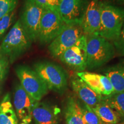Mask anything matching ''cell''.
Listing matches in <instances>:
<instances>
[{
  "label": "cell",
  "mask_w": 124,
  "mask_h": 124,
  "mask_svg": "<svg viewBox=\"0 0 124 124\" xmlns=\"http://www.w3.org/2000/svg\"><path fill=\"white\" fill-rule=\"evenodd\" d=\"M103 100L124 119V91L114 93L108 97H103Z\"/></svg>",
  "instance_id": "obj_20"
},
{
  "label": "cell",
  "mask_w": 124,
  "mask_h": 124,
  "mask_svg": "<svg viewBox=\"0 0 124 124\" xmlns=\"http://www.w3.org/2000/svg\"><path fill=\"white\" fill-rule=\"evenodd\" d=\"M15 72L20 85L29 95L37 101L48 92L45 82L33 69L26 65H19L15 68Z\"/></svg>",
  "instance_id": "obj_5"
},
{
  "label": "cell",
  "mask_w": 124,
  "mask_h": 124,
  "mask_svg": "<svg viewBox=\"0 0 124 124\" xmlns=\"http://www.w3.org/2000/svg\"><path fill=\"white\" fill-rule=\"evenodd\" d=\"M103 1H105L110 4L115 5L121 7L124 5V0H103Z\"/></svg>",
  "instance_id": "obj_27"
},
{
  "label": "cell",
  "mask_w": 124,
  "mask_h": 124,
  "mask_svg": "<svg viewBox=\"0 0 124 124\" xmlns=\"http://www.w3.org/2000/svg\"><path fill=\"white\" fill-rule=\"evenodd\" d=\"M98 117L101 124H118L121 117L103 100L95 107L91 108Z\"/></svg>",
  "instance_id": "obj_16"
},
{
  "label": "cell",
  "mask_w": 124,
  "mask_h": 124,
  "mask_svg": "<svg viewBox=\"0 0 124 124\" xmlns=\"http://www.w3.org/2000/svg\"><path fill=\"white\" fill-rule=\"evenodd\" d=\"M85 35L79 24H67L58 36L49 44L48 51L54 58H58L61 54L73 46Z\"/></svg>",
  "instance_id": "obj_8"
},
{
  "label": "cell",
  "mask_w": 124,
  "mask_h": 124,
  "mask_svg": "<svg viewBox=\"0 0 124 124\" xmlns=\"http://www.w3.org/2000/svg\"><path fill=\"white\" fill-rule=\"evenodd\" d=\"M10 62L8 57L0 51V80L4 81L8 74Z\"/></svg>",
  "instance_id": "obj_24"
},
{
  "label": "cell",
  "mask_w": 124,
  "mask_h": 124,
  "mask_svg": "<svg viewBox=\"0 0 124 124\" xmlns=\"http://www.w3.org/2000/svg\"><path fill=\"white\" fill-rule=\"evenodd\" d=\"M101 3L100 0H90L80 24L85 35H98L101 26Z\"/></svg>",
  "instance_id": "obj_11"
},
{
  "label": "cell",
  "mask_w": 124,
  "mask_h": 124,
  "mask_svg": "<svg viewBox=\"0 0 124 124\" xmlns=\"http://www.w3.org/2000/svg\"><path fill=\"white\" fill-rule=\"evenodd\" d=\"M59 109L57 107L39 101L32 110L35 124H56Z\"/></svg>",
  "instance_id": "obj_14"
},
{
  "label": "cell",
  "mask_w": 124,
  "mask_h": 124,
  "mask_svg": "<svg viewBox=\"0 0 124 124\" xmlns=\"http://www.w3.org/2000/svg\"><path fill=\"white\" fill-rule=\"evenodd\" d=\"M44 8L35 0H25L19 18L21 25L32 42L38 40L39 30Z\"/></svg>",
  "instance_id": "obj_6"
},
{
  "label": "cell",
  "mask_w": 124,
  "mask_h": 124,
  "mask_svg": "<svg viewBox=\"0 0 124 124\" xmlns=\"http://www.w3.org/2000/svg\"><path fill=\"white\" fill-rule=\"evenodd\" d=\"M32 44V41L18 19L2 39L0 51L7 56L10 64H12L31 48Z\"/></svg>",
  "instance_id": "obj_1"
},
{
  "label": "cell",
  "mask_w": 124,
  "mask_h": 124,
  "mask_svg": "<svg viewBox=\"0 0 124 124\" xmlns=\"http://www.w3.org/2000/svg\"></svg>",
  "instance_id": "obj_31"
},
{
  "label": "cell",
  "mask_w": 124,
  "mask_h": 124,
  "mask_svg": "<svg viewBox=\"0 0 124 124\" xmlns=\"http://www.w3.org/2000/svg\"></svg>",
  "instance_id": "obj_30"
},
{
  "label": "cell",
  "mask_w": 124,
  "mask_h": 124,
  "mask_svg": "<svg viewBox=\"0 0 124 124\" xmlns=\"http://www.w3.org/2000/svg\"><path fill=\"white\" fill-rule=\"evenodd\" d=\"M58 59L77 72L85 71L87 69L86 35H83L73 46L64 51Z\"/></svg>",
  "instance_id": "obj_9"
},
{
  "label": "cell",
  "mask_w": 124,
  "mask_h": 124,
  "mask_svg": "<svg viewBox=\"0 0 124 124\" xmlns=\"http://www.w3.org/2000/svg\"><path fill=\"white\" fill-rule=\"evenodd\" d=\"M2 80H0V95H1V91H2Z\"/></svg>",
  "instance_id": "obj_28"
},
{
  "label": "cell",
  "mask_w": 124,
  "mask_h": 124,
  "mask_svg": "<svg viewBox=\"0 0 124 124\" xmlns=\"http://www.w3.org/2000/svg\"><path fill=\"white\" fill-rule=\"evenodd\" d=\"M90 0H62L59 13L66 24H79Z\"/></svg>",
  "instance_id": "obj_12"
},
{
  "label": "cell",
  "mask_w": 124,
  "mask_h": 124,
  "mask_svg": "<svg viewBox=\"0 0 124 124\" xmlns=\"http://www.w3.org/2000/svg\"><path fill=\"white\" fill-rule=\"evenodd\" d=\"M85 124H101L98 117L90 107L80 102Z\"/></svg>",
  "instance_id": "obj_22"
},
{
  "label": "cell",
  "mask_w": 124,
  "mask_h": 124,
  "mask_svg": "<svg viewBox=\"0 0 124 124\" xmlns=\"http://www.w3.org/2000/svg\"><path fill=\"white\" fill-rule=\"evenodd\" d=\"M113 85L114 93L124 91V59L103 70Z\"/></svg>",
  "instance_id": "obj_15"
},
{
  "label": "cell",
  "mask_w": 124,
  "mask_h": 124,
  "mask_svg": "<svg viewBox=\"0 0 124 124\" xmlns=\"http://www.w3.org/2000/svg\"><path fill=\"white\" fill-rule=\"evenodd\" d=\"M43 8L59 12V8L62 0H35Z\"/></svg>",
  "instance_id": "obj_25"
},
{
  "label": "cell",
  "mask_w": 124,
  "mask_h": 124,
  "mask_svg": "<svg viewBox=\"0 0 124 124\" xmlns=\"http://www.w3.org/2000/svg\"><path fill=\"white\" fill-rule=\"evenodd\" d=\"M16 18V12L15 10L0 19V41L4 38L9 29L15 24Z\"/></svg>",
  "instance_id": "obj_21"
},
{
  "label": "cell",
  "mask_w": 124,
  "mask_h": 124,
  "mask_svg": "<svg viewBox=\"0 0 124 124\" xmlns=\"http://www.w3.org/2000/svg\"><path fill=\"white\" fill-rule=\"evenodd\" d=\"M64 113L67 124H85L80 101L74 97L67 98Z\"/></svg>",
  "instance_id": "obj_17"
},
{
  "label": "cell",
  "mask_w": 124,
  "mask_h": 124,
  "mask_svg": "<svg viewBox=\"0 0 124 124\" xmlns=\"http://www.w3.org/2000/svg\"><path fill=\"white\" fill-rule=\"evenodd\" d=\"M0 124H18L17 117L8 93L4 96L0 103Z\"/></svg>",
  "instance_id": "obj_18"
},
{
  "label": "cell",
  "mask_w": 124,
  "mask_h": 124,
  "mask_svg": "<svg viewBox=\"0 0 124 124\" xmlns=\"http://www.w3.org/2000/svg\"><path fill=\"white\" fill-rule=\"evenodd\" d=\"M26 124V123H24V122H23L22 124Z\"/></svg>",
  "instance_id": "obj_29"
},
{
  "label": "cell",
  "mask_w": 124,
  "mask_h": 124,
  "mask_svg": "<svg viewBox=\"0 0 124 124\" xmlns=\"http://www.w3.org/2000/svg\"><path fill=\"white\" fill-rule=\"evenodd\" d=\"M18 0H0V19L16 10Z\"/></svg>",
  "instance_id": "obj_23"
},
{
  "label": "cell",
  "mask_w": 124,
  "mask_h": 124,
  "mask_svg": "<svg viewBox=\"0 0 124 124\" xmlns=\"http://www.w3.org/2000/svg\"><path fill=\"white\" fill-rule=\"evenodd\" d=\"M77 76L81 79L83 82H85L94 92L100 95H103L101 74L82 71V72H77Z\"/></svg>",
  "instance_id": "obj_19"
},
{
  "label": "cell",
  "mask_w": 124,
  "mask_h": 124,
  "mask_svg": "<svg viewBox=\"0 0 124 124\" xmlns=\"http://www.w3.org/2000/svg\"><path fill=\"white\" fill-rule=\"evenodd\" d=\"M71 86L80 101L91 108L95 107L103 99V96L94 92L77 76L71 79Z\"/></svg>",
  "instance_id": "obj_13"
},
{
  "label": "cell",
  "mask_w": 124,
  "mask_h": 124,
  "mask_svg": "<svg viewBox=\"0 0 124 124\" xmlns=\"http://www.w3.org/2000/svg\"><path fill=\"white\" fill-rule=\"evenodd\" d=\"M66 25L59 12L44 8L40 23L38 41L41 45L49 44L59 35Z\"/></svg>",
  "instance_id": "obj_7"
},
{
  "label": "cell",
  "mask_w": 124,
  "mask_h": 124,
  "mask_svg": "<svg viewBox=\"0 0 124 124\" xmlns=\"http://www.w3.org/2000/svg\"><path fill=\"white\" fill-rule=\"evenodd\" d=\"M124 23V8L102 1L98 35L113 42L120 36Z\"/></svg>",
  "instance_id": "obj_3"
},
{
  "label": "cell",
  "mask_w": 124,
  "mask_h": 124,
  "mask_svg": "<svg viewBox=\"0 0 124 124\" xmlns=\"http://www.w3.org/2000/svg\"><path fill=\"white\" fill-rule=\"evenodd\" d=\"M87 69L92 70L101 67L115 56L113 43L97 34L86 35Z\"/></svg>",
  "instance_id": "obj_2"
},
{
  "label": "cell",
  "mask_w": 124,
  "mask_h": 124,
  "mask_svg": "<svg viewBox=\"0 0 124 124\" xmlns=\"http://www.w3.org/2000/svg\"><path fill=\"white\" fill-rule=\"evenodd\" d=\"M38 102L26 92L20 83H17L14 90L13 102L17 115L21 121L30 123L32 110Z\"/></svg>",
  "instance_id": "obj_10"
},
{
  "label": "cell",
  "mask_w": 124,
  "mask_h": 124,
  "mask_svg": "<svg viewBox=\"0 0 124 124\" xmlns=\"http://www.w3.org/2000/svg\"><path fill=\"white\" fill-rule=\"evenodd\" d=\"M33 70L45 82L48 89L62 94L67 87L68 76L59 65L49 61H40L33 65Z\"/></svg>",
  "instance_id": "obj_4"
},
{
  "label": "cell",
  "mask_w": 124,
  "mask_h": 124,
  "mask_svg": "<svg viewBox=\"0 0 124 124\" xmlns=\"http://www.w3.org/2000/svg\"><path fill=\"white\" fill-rule=\"evenodd\" d=\"M116 53L121 56H124V23L119 38L113 42Z\"/></svg>",
  "instance_id": "obj_26"
}]
</instances>
